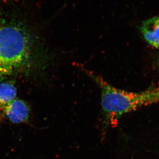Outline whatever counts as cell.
I'll use <instances>...</instances> for the list:
<instances>
[{
    "instance_id": "1",
    "label": "cell",
    "mask_w": 159,
    "mask_h": 159,
    "mask_svg": "<svg viewBox=\"0 0 159 159\" xmlns=\"http://www.w3.org/2000/svg\"><path fill=\"white\" fill-rule=\"evenodd\" d=\"M84 71L99 86L101 90V104L104 122L107 126H114L124 114L141 107L159 102V87H150L139 93L120 90L91 71Z\"/></svg>"
},
{
    "instance_id": "2",
    "label": "cell",
    "mask_w": 159,
    "mask_h": 159,
    "mask_svg": "<svg viewBox=\"0 0 159 159\" xmlns=\"http://www.w3.org/2000/svg\"><path fill=\"white\" fill-rule=\"evenodd\" d=\"M30 47L28 36L21 28L0 23V81L25 66Z\"/></svg>"
},
{
    "instance_id": "3",
    "label": "cell",
    "mask_w": 159,
    "mask_h": 159,
    "mask_svg": "<svg viewBox=\"0 0 159 159\" xmlns=\"http://www.w3.org/2000/svg\"><path fill=\"white\" fill-rule=\"evenodd\" d=\"M3 110L6 117L12 123H23L29 118V107L25 102L19 99H15Z\"/></svg>"
},
{
    "instance_id": "4",
    "label": "cell",
    "mask_w": 159,
    "mask_h": 159,
    "mask_svg": "<svg viewBox=\"0 0 159 159\" xmlns=\"http://www.w3.org/2000/svg\"><path fill=\"white\" fill-rule=\"evenodd\" d=\"M141 31L146 41L159 50V16L144 21L141 27Z\"/></svg>"
},
{
    "instance_id": "5",
    "label": "cell",
    "mask_w": 159,
    "mask_h": 159,
    "mask_svg": "<svg viewBox=\"0 0 159 159\" xmlns=\"http://www.w3.org/2000/svg\"><path fill=\"white\" fill-rule=\"evenodd\" d=\"M17 89L14 84L10 82L0 84V109L5 107L15 99Z\"/></svg>"
},
{
    "instance_id": "6",
    "label": "cell",
    "mask_w": 159,
    "mask_h": 159,
    "mask_svg": "<svg viewBox=\"0 0 159 159\" xmlns=\"http://www.w3.org/2000/svg\"></svg>"
}]
</instances>
